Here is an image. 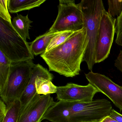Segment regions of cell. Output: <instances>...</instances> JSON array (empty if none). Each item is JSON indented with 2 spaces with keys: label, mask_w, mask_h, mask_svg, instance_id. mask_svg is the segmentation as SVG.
<instances>
[{
  "label": "cell",
  "mask_w": 122,
  "mask_h": 122,
  "mask_svg": "<svg viewBox=\"0 0 122 122\" xmlns=\"http://www.w3.org/2000/svg\"><path fill=\"white\" fill-rule=\"evenodd\" d=\"M115 32L116 34V43L120 46H122V11L116 19Z\"/></svg>",
  "instance_id": "cell-22"
},
{
  "label": "cell",
  "mask_w": 122,
  "mask_h": 122,
  "mask_svg": "<svg viewBox=\"0 0 122 122\" xmlns=\"http://www.w3.org/2000/svg\"><path fill=\"white\" fill-rule=\"evenodd\" d=\"M83 28V16L80 3L76 4L74 0H59L57 16L48 32H75Z\"/></svg>",
  "instance_id": "cell-6"
},
{
  "label": "cell",
  "mask_w": 122,
  "mask_h": 122,
  "mask_svg": "<svg viewBox=\"0 0 122 122\" xmlns=\"http://www.w3.org/2000/svg\"><path fill=\"white\" fill-rule=\"evenodd\" d=\"M12 62L0 50V92L5 86Z\"/></svg>",
  "instance_id": "cell-17"
},
{
  "label": "cell",
  "mask_w": 122,
  "mask_h": 122,
  "mask_svg": "<svg viewBox=\"0 0 122 122\" xmlns=\"http://www.w3.org/2000/svg\"><path fill=\"white\" fill-rule=\"evenodd\" d=\"M86 30L85 27L75 32L65 42L41 55L54 71L67 77L80 74L86 48Z\"/></svg>",
  "instance_id": "cell-1"
},
{
  "label": "cell",
  "mask_w": 122,
  "mask_h": 122,
  "mask_svg": "<svg viewBox=\"0 0 122 122\" xmlns=\"http://www.w3.org/2000/svg\"><path fill=\"white\" fill-rule=\"evenodd\" d=\"M97 90L89 83L82 86L74 83H68L65 86L57 87L56 93L59 101L73 102H86L93 100Z\"/></svg>",
  "instance_id": "cell-9"
},
{
  "label": "cell",
  "mask_w": 122,
  "mask_h": 122,
  "mask_svg": "<svg viewBox=\"0 0 122 122\" xmlns=\"http://www.w3.org/2000/svg\"><path fill=\"white\" fill-rule=\"evenodd\" d=\"M46 1V0H8V9L10 13H17L40 7Z\"/></svg>",
  "instance_id": "cell-15"
},
{
  "label": "cell",
  "mask_w": 122,
  "mask_h": 122,
  "mask_svg": "<svg viewBox=\"0 0 122 122\" xmlns=\"http://www.w3.org/2000/svg\"><path fill=\"white\" fill-rule=\"evenodd\" d=\"M89 83L107 96L115 106L122 111V87L114 83L108 77L91 71L85 74Z\"/></svg>",
  "instance_id": "cell-8"
},
{
  "label": "cell",
  "mask_w": 122,
  "mask_h": 122,
  "mask_svg": "<svg viewBox=\"0 0 122 122\" xmlns=\"http://www.w3.org/2000/svg\"></svg>",
  "instance_id": "cell-27"
},
{
  "label": "cell",
  "mask_w": 122,
  "mask_h": 122,
  "mask_svg": "<svg viewBox=\"0 0 122 122\" xmlns=\"http://www.w3.org/2000/svg\"><path fill=\"white\" fill-rule=\"evenodd\" d=\"M100 122H118L114 119H113L112 118L110 117L109 116L105 117L103 118Z\"/></svg>",
  "instance_id": "cell-26"
},
{
  "label": "cell",
  "mask_w": 122,
  "mask_h": 122,
  "mask_svg": "<svg viewBox=\"0 0 122 122\" xmlns=\"http://www.w3.org/2000/svg\"><path fill=\"white\" fill-rule=\"evenodd\" d=\"M35 65L32 60L12 63L7 82L0 92V98L7 105L20 100L29 82Z\"/></svg>",
  "instance_id": "cell-4"
},
{
  "label": "cell",
  "mask_w": 122,
  "mask_h": 122,
  "mask_svg": "<svg viewBox=\"0 0 122 122\" xmlns=\"http://www.w3.org/2000/svg\"><path fill=\"white\" fill-rule=\"evenodd\" d=\"M7 106L6 114L0 122H18L21 109L20 100H15Z\"/></svg>",
  "instance_id": "cell-18"
},
{
  "label": "cell",
  "mask_w": 122,
  "mask_h": 122,
  "mask_svg": "<svg viewBox=\"0 0 122 122\" xmlns=\"http://www.w3.org/2000/svg\"><path fill=\"white\" fill-rule=\"evenodd\" d=\"M33 22L28 17V15L23 16L17 14L14 17L12 22V25L16 32L25 41L30 39L29 30Z\"/></svg>",
  "instance_id": "cell-14"
},
{
  "label": "cell",
  "mask_w": 122,
  "mask_h": 122,
  "mask_svg": "<svg viewBox=\"0 0 122 122\" xmlns=\"http://www.w3.org/2000/svg\"><path fill=\"white\" fill-rule=\"evenodd\" d=\"M52 81L44 76H38L36 81V92L44 95L56 93L57 86L52 82Z\"/></svg>",
  "instance_id": "cell-16"
},
{
  "label": "cell",
  "mask_w": 122,
  "mask_h": 122,
  "mask_svg": "<svg viewBox=\"0 0 122 122\" xmlns=\"http://www.w3.org/2000/svg\"><path fill=\"white\" fill-rule=\"evenodd\" d=\"M109 116L118 122H122V115L112 108Z\"/></svg>",
  "instance_id": "cell-24"
},
{
  "label": "cell",
  "mask_w": 122,
  "mask_h": 122,
  "mask_svg": "<svg viewBox=\"0 0 122 122\" xmlns=\"http://www.w3.org/2000/svg\"><path fill=\"white\" fill-rule=\"evenodd\" d=\"M75 32L66 31L60 32L51 41L46 52L49 51L65 42Z\"/></svg>",
  "instance_id": "cell-19"
},
{
  "label": "cell",
  "mask_w": 122,
  "mask_h": 122,
  "mask_svg": "<svg viewBox=\"0 0 122 122\" xmlns=\"http://www.w3.org/2000/svg\"><path fill=\"white\" fill-rule=\"evenodd\" d=\"M40 76L46 77L52 81L54 77L53 75L47 69L41 65L39 64L35 65L32 70L31 77L29 82L20 99L21 105L20 112L24 110L37 93L36 81L37 77Z\"/></svg>",
  "instance_id": "cell-11"
},
{
  "label": "cell",
  "mask_w": 122,
  "mask_h": 122,
  "mask_svg": "<svg viewBox=\"0 0 122 122\" xmlns=\"http://www.w3.org/2000/svg\"><path fill=\"white\" fill-rule=\"evenodd\" d=\"M50 94L35 97L20 112L18 122H41L48 108L54 103Z\"/></svg>",
  "instance_id": "cell-10"
},
{
  "label": "cell",
  "mask_w": 122,
  "mask_h": 122,
  "mask_svg": "<svg viewBox=\"0 0 122 122\" xmlns=\"http://www.w3.org/2000/svg\"><path fill=\"white\" fill-rule=\"evenodd\" d=\"M0 18L12 24V17L8 9V0H0Z\"/></svg>",
  "instance_id": "cell-21"
},
{
  "label": "cell",
  "mask_w": 122,
  "mask_h": 122,
  "mask_svg": "<svg viewBox=\"0 0 122 122\" xmlns=\"http://www.w3.org/2000/svg\"><path fill=\"white\" fill-rule=\"evenodd\" d=\"M116 18L111 16L105 10H103L96 43V63L104 61L110 55L116 33Z\"/></svg>",
  "instance_id": "cell-7"
},
{
  "label": "cell",
  "mask_w": 122,
  "mask_h": 122,
  "mask_svg": "<svg viewBox=\"0 0 122 122\" xmlns=\"http://www.w3.org/2000/svg\"><path fill=\"white\" fill-rule=\"evenodd\" d=\"M80 3L83 16V27L86 30V48L83 61L91 71L96 63V43L101 17L105 9L102 0H82Z\"/></svg>",
  "instance_id": "cell-2"
},
{
  "label": "cell",
  "mask_w": 122,
  "mask_h": 122,
  "mask_svg": "<svg viewBox=\"0 0 122 122\" xmlns=\"http://www.w3.org/2000/svg\"><path fill=\"white\" fill-rule=\"evenodd\" d=\"M0 50L12 62L34 58L29 43L16 32L11 23L1 18H0Z\"/></svg>",
  "instance_id": "cell-3"
},
{
  "label": "cell",
  "mask_w": 122,
  "mask_h": 122,
  "mask_svg": "<svg viewBox=\"0 0 122 122\" xmlns=\"http://www.w3.org/2000/svg\"><path fill=\"white\" fill-rule=\"evenodd\" d=\"M7 106L3 100L0 98V120H2L7 112Z\"/></svg>",
  "instance_id": "cell-23"
},
{
  "label": "cell",
  "mask_w": 122,
  "mask_h": 122,
  "mask_svg": "<svg viewBox=\"0 0 122 122\" xmlns=\"http://www.w3.org/2000/svg\"><path fill=\"white\" fill-rule=\"evenodd\" d=\"M59 32H48L36 38L33 42L29 43L32 54L36 56L45 53L52 38Z\"/></svg>",
  "instance_id": "cell-13"
},
{
  "label": "cell",
  "mask_w": 122,
  "mask_h": 122,
  "mask_svg": "<svg viewBox=\"0 0 122 122\" xmlns=\"http://www.w3.org/2000/svg\"><path fill=\"white\" fill-rule=\"evenodd\" d=\"M114 65L117 69L122 73V50L120 51L115 60Z\"/></svg>",
  "instance_id": "cell-25"
},
{
  "label": "cell",
  "mask_w": 122,
  "mask_h": 122,
  "mask_svg": "<svg viewBox=\"0 0 122 122\" xmlns=\"http://www.w3.org/2000/svg\"><path fill=\"white\" fill-rule=\"evenodd\" d=\"M69 102L71 122H101L109 116L111 103L105 99L86 102Z\"/></svg>",
  "instance_id": "cell-5"
},
{
  "label": "cell",
  "mask_w": 122,
  "mask_h": 122,
  "mask_svg": "<svg viewBox=\"0 0 122 122\" xmlns=\"http://www.w3.org/2000/svg\"><path fill=\"white\" fill-rule=\"evenodd\" d=\"M108 8V13L112 17H118L122 11V0L107 1Z\"/></svg>",
  "instance_id": "cell-20"
},
{
  "label": "cell",
  "mask_w": 122,
  "mask_h": 122,
  "mask_svg": "<svg viewBox=\"0 0 122 122\" xmlns=\"http://www.w3.org/2000/svg\"><path fill=\"white\" fill-rule=\"evenodd\" d=\"M43 120L52 122H71L69 102L62 101L55 102L43 116Z\"/></svg>",
  "instance_id": "cell-12"
}]
</instances>
